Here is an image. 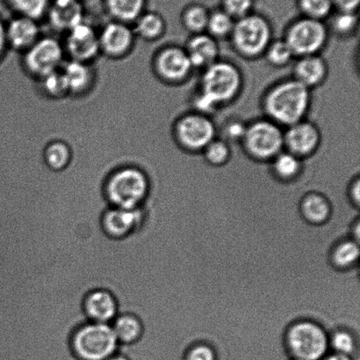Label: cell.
I'll list each match as a JSON object with an SVG mask.
<instances>
[{"mask_svg": "<svg viewBox=\"0 0 360 360\" xmlns=\"http://www.w3.org/2000/svg\"><path fill=\"white\" fill-rule=\"evenodd\" d=\"M243 75L236 63L219 59L202 70L193 97V111L210 116L241 94Z\"/></svg>", "mask_w": 360, "mask_h": 360, "instance_id": "obj_1", "label": "cell"}, {"mask_svg": "<svg viewBox=\"0 0 360 360\" xmlns=\"http://www.w3.org/2000/svg\"><path fill=\"white\" fill-rule=\"evenodd\" d=\"M311 104V90L292 77L274 84L262 98L266 118L283 129L307 119Z\"/></svg>", "mask_w": 360, "mask_h": 360, "instance_id": "obj_2", "label": "cell"}, {"mask_svg": "<svg viewBox=\"0 0 360 360\" xmlns=\"http://www.w3.org/2000/svg\"><path fill=\"white\" fill-rule=\"evenodd\" d=\"M150 192L149 175L133 164L120 166L109 173L103 183V195L111 207L143 208Z\"/></svg>", "mask_w": 360, "mask_h": 360, "instance_id": "obj_3", "label": "cell"}, {"mask_svg": "<svg viewBox=\"0 0 360 360\" xmlns=\"http://www.w3.org/2000/svg\"><path fill=\"white\" fill-rule=\"evenodd\" d=\"M233 49L241 58L254 60L264 56L274 40L273 27L262 14L252 12L236 20L231 37Z\"/></svg>", "mask_w": 360, "mask_h": 360, "instance_id": "obj_4", "label": "cell"}, {"mask_svg": "<svg viewBox=\"0 0 360 360\" xmlns=\"http://www.w3.org/2000/svg\"><path fill=\"white\" fill-rule=\"evenodd\" d=\"M70 345L79 360H105L120 347L111 324L91 322L81 324L73 331Z\"/></svg>", "mask_w": 360, "mask_h": 360, "instance_id": "obj_5", "label": "cell"}, {"mask_svg": "<svg viewBox=\"0 0 360 360\" xmlns=\"http://www.w3.org/2000/svg\"><path fill=\"white\" fill-rule=\"evenodd\" d=\"M240 144L252 160L270 163L284 150V129L266 118L256 119L247 123Z\"/></svg>", "mask_w": 360, "mask_h": 360, "instance_id": "obj_6", "label": "cell"}, {"mask_svg": "<svg viewBox=\"0 0 360 360\" xmlns=\"http://www.w3.org/2000/svg\"><path fill=\"white\" fill-rule=\"evenodd\" d=\"M66 59L61 38L44 34L31 48L21 54V66L27 75L37 81L61 69Z\"/></svg>", "mask_w": 360, "mask_h": 360, "instance_id": "obj_7", "label": "cell"}, {"mask_svg": "<svg viewBox=\"0 0 360 360\" xmlns=\"http://www.w3.org/2000/svg\"><path fill=\"white\" fill-rule=\"evenodd\" d=\"M217 133L211 116L194 111L179 116L172 125L176 144L187 153H201L217 137Z\"/></svg>", "mask_w": 360, "mask_h": 360, "instance_id": "obj_8", "label": "cell"}, {"mask_svg": "<svg viewBox=\"0 0 360 360\" xmlns=\"http://www.w3.org/2000/svg\"><path fill=\"white\" fill-rule=\"evenodd\" d=\"M326 21L301 17L285 28L284 39L295 58L321 55L329 41Z\"/></svg>", "mask_w": 360, "mask_h": 360, "instance_id": "obj_9", "label": "cell"}, {"mask_svg": "<svg viewBox=\"0 0 360 360\" xmlns=\"http://www.w3.org/2000/svg\"><path fill=\"white\" fill-rule=\"evenodd\" d=\"M285 345L292 359L321 360L329 350V337L322 327L309 321L294 324L287 333Z\"/></svg>", "mask_w": 360, "mask_h": 360, "instance_id": "obj_10", "label": "cell"}, {"mask_svg": "<svg viewBox=\"0 0 360 360\" xmlns=\"http://www.w3.org/2000/svg\"><path fill=\"white\" fill-rule=\"evenodd\" d=\"M151 68L161 82L178 86L189 80L193 67L182 46L167 44L155 53Z\"/></svg>", "mask_w": 360, "mask_h": 360, "instance_id": "obj_11", "label": "cell"}, {"mask_svg": "<svg viewBox=\"0 0 360 360\" xmlns=\"http://www.w3.org/2000/svg\"><path fill=\"white\" fill-rule=\"evenodd\" d=\"M67 59L94 63L101 56L98 28L84 20L61 38Z\"/></svg>", "mask_w": 360, "mask_h": 360, "instance_id": "obj_12", "label": "cell"}, {"mask_svg": "<svg viewBox=\"0 0 360 360\" xmlns=\"http://www.w3.org/2000/svg\"><path fill=\"white\" fill-rule=\"evenodd\" d=\"M101 56L120 60L131 54L137 38L131 25L110 20L98 28Z\"/></svg>", "mask_w": 360, "mask_h": 360, "instance_id": "obj_13", "label": "cell"}, {"mask_svg": "<svg viewBox=\"0 0 360 360\" xmlns=\"http://www.w3.org/2000/svg\"><path fill=\"white\" fill-rule=\"evenodd\" d=\"M321 143L322 134L319 126L309 120H302L284 129V150L302 161L313 156Z\"/></svg>", "mask_w": 360, "mask_h": 360, "instance_id": "obj_14", "label": "cell"}, {"mask_svg": "<svg viewBox=\"0 0 360 360\" xmlns=\"http://www.w3.org/2000/svg\"><path fill=\"white\" fill-rule=\"evenodd\" d=\"M146 218L143 208L122 209L109 206L102 214V231L112 240H124L139 230Z\"/></svg>", "mask_w": 360, "mask_h": 360, "instance_id": "obj_15", "label": "cell"}, {"mask_svg": "<svg viewBox=\"0 0 360 360\" xmlns=\"http://www.w3.org/2000/svg\"><path fill=\"white\" fill-rule=\"evenodd\" d=\"M44 20L56 34H66L86 20L83 0H51Z\"/></svg>", "mask_w": 360, "mask_h": 360, "instance_id": "obj_16", "label": "cell"}, {"mask_svg": "<svg viewBox=\"0 0 360 360\" xmlns=\"http://www.w3.org/2000/svg\"><path fill=\"white\" fill-rule=\"evenodd\" d=\"M6 35L8 49L21 55L31 48L44 33L40 21L13 15L6 23Z\"/></svg>", "mask_w": 360, "mask_h": 360, "instance_id": "obj_17", "label": "cell"}, {"mask_svg": "<svg viewBox=\"0 0 360 360\" xmlns=\"http://www.w3.org/2000/svg\"><path fill=\"white\" fill-rule=\"evenodd\" d=\"M82 309L88 322L111 324L119 315V302L112 292L93 289L84 296Z\"/></svg>", "mask_w": 360, "mask_h": 360, "instance_id": "obj_18", "label": "cell"}, {"mask_svg": "<svg viewBox=\"0 0 360 360\" xmlns=\"http://www.w3.org/2000/svg\"><path fill=\"white\" fill-rule=\"evenodd\" d=\"M61 73L65 79L69 97H86L94 90L97 81V73L94 63L66 59Z\"/></svg>", "mask_w": 360, "mask_h": 360, "instance_id": "obj_19", "label": "cell"}, {"mask_svg": "<svg viewBox=\"0 0 360 360\" xmlns=\"http://www.w3.org/2000/svg\"><path fill=\"white\" fill-rule=\"evenodd\" d=\"M183 47L194 70H203L220 59L218 41L207 33L191 35Z\"/></svg>", "mask_w": 360, "mask_h": 360, "instance_id": "obj_20", "label": "cell"}, {"mask_svg": "<svg viewBox=\"0 0 360 360\" xmlns=\"http://www.w3.org/2000/svg\"><path fill=\"white\" fill-rule=\"evenodd\" d=\"M328 74L326 60L321 55H312L297 58L292 67V77L312 91L326 82Z\"/></svg>", "mask_w": 360, "mask_h": 360, "instance_id": "obj_21", "label": "cell"}, {"mask_svg": "<svg viewBox=\"0 0 360 360\" xmlns=\"http://www.w3.org/2000/svg\"><path fill=\"white\" fill-rule=\"evenodd\" d=\"M148 0H103L110 20L132 25L147 9Z\"/></svg>", "mask_w": 360, "mask_h": 360, "instance_id": "obj_22", "label": "cell"}, {"mask_svg": "<svg viewBox=\"0 0 360 360\" xmlns=\"http://www.w3.org/2000/svg\"><path fill=\"white\" fill-rule=\"evenodd\" d=\"M111 327L120 345H132L142 340L144 325L142 319L133 313L119 314Z\"/></svg>", "mask_w": 360, "mask_h": 360, "instance_id": "obj_23", "label": "cell"}, {"mask_svg": "<svg viewBox=\"0 0 360 360\" xmlns=\"http://www.w3.org/2000/svg\"><path fill=\"white\" fill-rule=\"evenodd\" d=\"M137 40L153 42L160 40L167 32V25L162 14L146 10L132 25Z\"/></svg>", "mask_w": 360, "mask_h": 360, "instance_id": "obj_24", "label": "cell"}, {"mask_svg": "<svg viewBox=\"0 0 360 360\" xmlns=\"http://www.w3.org/2000/svg\"><path fill=\"white\" fill-rule=\"evenodd\" d=\"M42 159L44 164L51 170L54 172L65 170L72 162V148L65 140L49 141L44 148Z\"/></svg>", "mask_w": 360, "mask_h": 360, "instance_id": "obj_25", "label": "cell"}, {"mask_svg": "<svg viewBox=\"0 0 360 360\" xmlns=\"http://www.w3.org/2000/svg\"><path fill=\"white\" fill-rule=\"evenodd\" d=\"M271 172L282 182L294 181L302 174L303 161L295 155L283 150L270 161Z\"/></svg>", "mask_w": 360, "mask_h": 360, "instance_id": "obj_26", "label": "cell"}, {"mask_svg": "<svg viewBox=\"0 0 360 360\" xmlns=\"http://www.w3.org/2000/svg\"><path fill=\"white\" fill-rule=\"evenodd\" d=\"M326 26L329 33L340 38L354 37L358 31L359 20L358 13L334 11L328 18Z\"/></svg>", "mask_w": 360, "mask_h": 360, "instance_id": "obj_27", "label": "cell"}, {"mask_svg": "<svg viewBox=\"0 0 360 360\" xmlns=\"http://www.w3.org/2000/svg\"><path fill=\"white\" fill-rule=\"evenodd\" d=\"M301 209L303 216L313 224L323 223L330 213L329 202L319 193H310L303 199Z\"/></svg>", "mask_w": 360, "mask_h": 360, "instance_id": "obj_28", "label": "cell"}, {"mask_svg": "<svg viewBox=\"0 0 360 360\" xmlns=\"http://www.w3.org/2000/svg\"><path fill=\"white\" fill-rule=\"evenodd\" d=\"M210 11L200 4H191L184 8L180 16L182 26L190 35L206 33Z\"/></svg>", "mask_w": 360, "mask_h": 360, "instance_id": "obj_29", "label": "cell"}, {"mask_svg": "<svg viewBox=\"0 0 360 360\" xmlns=\"http://www.w3.org/2000/svg\"><path fill=\"white\" fill-rule=\"evenodd\" d=\"M51 0H5L13 15L25 16L40 21L44 20Z\"/></svg>", "mask_w": 360, "mask_h": 360, "instance_id": "obj_30", "label": "cell"}, {"mask_svg": "<svg viewBox=\"0 0 360 360\" xmlns=\"http://www.w3.org/2000/svg\"><path fill=\"white\" fill-rule=\"evenodd\" d=\"M38 89L44 97L51 100H61L69 97L68 90L61 69L48 74L37 80Z\"/></svg>", "mask_w": 360, "mask_h": 360, "instance_id": "obj_31", "label": "cell"}, {"mask_svg": "<svg viewBox=\"0 0 360 360\" xmlns=\"http://www.w3.org/2000/svg\"><path fill=\"white\" fill-rule=\"evenodd\" d=\"M236 20L221 8L210 11L206 33L215 40L229 38L234 28Z\"/></svg>", "mask_w": 360, "mask_h": 360, "instance_id": "obj_32", "label": "cell"}, {"mask_svg": "<svg viewBox=\"0 0 360 360\" xmlns=\"http://www.w3.org/2000/svg\"><path fill=\"white\" fill-rule=\"evenodd\" d=\"M201 154H203L204 160L207 164L213 167H222L231 161L232 150L231 144L217 137L205 147Z\"/></svg>", "mask_w": 360, "mask_h": 360, "instance_id": "obj_33", "label": "cell"}, {"mask_svg": "<svg viewBox=\"0 0 360 360\" xmlns=\"http://www.w3.org/2000/svg\"><path fill=\"white\" fill-rule=\"evenodd\" d=\"M302 17L321 21L327 20L334 12L333 0H296Z\"/></svg>", "mask_w": 360, "mask_h": 360, "instance_id": "obj_34", "label": "cell"}, {"mask_svg": "<svg viewBox=\"0 0 360 360\" xmlns=\"http://www.w3.org/2000/svg\"><path fill=\"white\" fill-rule=\"evenodd\" d=\"M263 56L266 62L275 68L287 66L292 59L295 58L291 49L283 38L274 39L264 51Z\"/></svg>", "mask_w": 360, "mask_h": 360, "instance_id": "obj_35", "label": "cell"}, {"mask_svg": "<svg viewBox=\"0 0 360 360\" xmlns=\"http://www.w3.org/2000/svg\"><path fill=\"white\" fill-rule=\"evenodd\" d=\"M333 263L340 269H347L357 263L359 257V248L354 240L342 242L335 247L333 252Z\"/></svg>", "mask_w": 360, "mask_h": 360, "instance_id": "obj_36", "label": "cell"}, {"mask_svg": "<svg viewBox=\"0 0 360 360\" xmlns=\"http://www.w3.org/2000/svg\"><path fill=\"white\" fill-rule=\"evenodd\" d=\"M329 347L333 348L335 354L352 357L355 352L356 342L354 336L347 330H338L329 340Z\"/></svg>", "mask_w": 360, "mask_h": 360, "instance_id": "obj_37", "label": "cell"}, {"mask_svg": "<svg viewBox=\"0 0 360 360\" xmlns=\"http://www.w3.org/2000/svg\"><path fill=\"white\" fill-rule=\"evenodd\" d=\"M246 126L247 123L242 121L241 119L226 120L221 128V139L227 141L229 144L231 142L240 144L245 136Z\"/></svg>", "mask_w": 360, "mask_h": 360, "instance_id": "obj_38", "label": "cell"}, {"mask_svg": "<svg viewBox=\"0 0 360 360\" xmlns=\"http://www.w3.org/2000/svg\"><path fill=\"white\" fill-rule=\"evenodd\" d=\"M255 0H221L220 8L238 20L253 12Z\"/></svg>", "mask_w": 360, "mask_h": 360, "instance_id": "obj_39", "label": "cell"}, {"mask_svg": "<svg viewBox=\"0 0 360 360\" xmlns=\"http://www.w3.org/2000/svg\"><path fill=\"white\" fill-rule=\"evenodd\" d=\"M184 360H217V356L210 345L200 344L191 347Z\"/></svg>", "mask_w": 360, "mask_h": 360, "instance_id": "obj_40", "label": "cell"}, {"mask_svg": "<svg viewBox=\"0 0 360 360\" xmlns=\"http://www.w3.org/2000/svg\"><path fill=\"white\" fill-rule=\"evenodd\" d=\"M335 11L358 13L360 0H333Z\"/></svg>", "mask_w": 360, "mask_h": 360, "instance_id": "obj_41", "label": "cell"}, {"mask_svg": "<svg viewBox=\"0 0 360 360\" xmlns=\"http://www.w3.org/2000/svg\"><path fill=\"white\" fill-rule=\"evenodd\" d=\"M349 196L352 200L355 206H359L360 199V181L359 176L352 180V182L349 187Z\"/></svg>", "mask_w": 360, "mask_h": 360, "instance_id": "obj_42", "label": "cell"}, {"mask_svg": "<svg viewBox=\"0 0 360 360\" xmlns=\"http://www.w3.org/2000/svg\"><path fill=\"white\" fill-rule=\"evenodd\" d=\"M7 51L9 49L6 41V23L0 18V61L6 56Z\"/></svg>", "mask_w": 360, "mask_h": 360, "instance_id": "obj_43", "label": "cell"}, {"mask_svg": "<svg viewBox=\"0 0 360 360\" xmlns=\"http://www.w3.org/2000/svg\"><path fill=\"white\" fill-rule=\"evenodd\" d=\"M321 360H354L352 357H349V356L335 354L333 352L331 354H327L326 357H323Z\"/></svg>", "mask_w": 360, "mask_h": 360, "instance_id": "obj_44", "label": "cell"}, {"mask_svg": "<svg viewBox=\"0 0 360 360\" xmlns=\"http://www.w3.org/2000/svg\"><path fill=\"white\" fill-rule=\"evenodd\" d=\"M105 360H130V359L128 357V356L120 354V352H117L114 355H112L111 357H109Z\"/></svg>", "mask_w": 360, "mask_h": 360, "instance_id": "obj_45", "label": "cell"}, {"mask_svg": "<svg viewBox=\"0 0 360 360\" xmlns=\"http://www.w3.org/2000/svg\"><path fill=\"white\" fill-rule=\"evenodd\" d=\"M291 360H297V359H292Z\"/></svg>", "mask_w": 360, "mask_h": 360, "instance_id": "obj_46", "label": "cell"}]
</instances>
